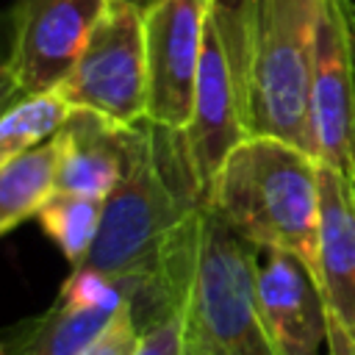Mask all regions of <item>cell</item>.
<instances>
[{"instance_id": "cell-1", "label": "cell", "mask_w": 355, "mask_h": 355, "mask_svg": "<svg viewBox=\"0 0 355 355\" xmlns=\"http://www.w3.org/2000/svg\"><path fill=\"white\" fill-rule=\"evenodd\" d=\"M205 205L186 133L150 119L136 125L125 178L105 197L94 247L78 269L114 280L141 330L158 322L155 294L166 255L186 222Z\"/></svg>"}, {"instance_id": "cell-2", "label": "cell", "mask_w": 355, "mask_h": 355, "mask_svg": "<svg viewBox=\"0 0 355 355\" xmlns=\"http://www.w3.org/2000/svg\"><path fill=\"white\" fill-rule=\"evenodd\" d=\"M261 247L202 205L175 239L155 294L158 319L178 308L186 355H280L258 305Z\"/></svg>"}, {"instance_id": "cell-3", "label": "cell", "mask_w": 355, "mask_h": 355, "mask_svg": "<svg viewBox=\"0 0 355 355\" xmlns=\"http://www.w3.org/2000/svg\"><path fill=\"white\" fill-rule=\"evenodd\" d=\"M322 164L275 136H247L222 161L205 205L261 250L297 255L316 280Z\"/></svg>"}, {"instance_id": "cell-4", "label": "cell", "mask_w": 355, "mask_h": 355, "mask_svg": "<svg viewBox=\"0 0 355 355\" xmlns=\"http://www.w3.org/2000/svg\"><path fill=\"white\" fill-rule=\"evenodd\" d=\"M319 14L322 0H247V133L283 139L313 158L311 72Z\"/></svg>"}, {"instance_id": "cell-5", "label": "cell", "mask_w": 355, "mask_h": 355, "mask_svg": "<svg viewBox=\"0 0 355 355\" xmlns=\"http://www.w3.org/2000/svg\"><path fill=\"white\" fill-rule=\"evenodd\" d=\"M194 172L208 194L227 153L247 133V0H208L194 80L191 122L183 130Z\"/></svg>"}, {"instance_id": "cell-6", "label": "cell", "mask_w": 355, "mask_h": 355, "mask_svg": "<svg viewBox=\"0 0 355 355\" xmlns=\"http://www.w3.org/2000/svg\"><path fill=\"white\" fill-rule=\"evenodd\" d=\"M147 83L144 11L105 0L72 72L55 92L72 108L133 128L147 119Z\"/></svg>"}, {"instance_id": "cell-7", "label": "cell", "mask_w": 355, "mask_h": 355, "mask_svg": "<svg viewBox=\"0 0 355 355\" xmlns=\"http://www.w3.org/2000/svg\"><path fill=\"white\" fill-rule=\"evenodd\" d=\"M311 130L319 164L355 183V6L322 0L313 72Z\"/></svg>"}, {"instance_id": "cell-8", "label": "cell", "mask_w": 355, "mask_h": 355, "mask_svg": "<svg viewBox=\"0 0 355 355\" xmlns=\"http://www.w3.org/2000/svg\"><path fill=\"white\" fill-rule=\"evenodd\" d=\"M208 0H153L144 11L147 42V119L186 130L202 50Z\"/></svg>"}, {"instance_id": "cell-9", "label": "cell", "mask_w": 355, "mask_h": 355, "mask_svg": "<svg viewBox=\"0 0 355 355\" xmlns=\"http://www.w3.org/2000/svg\"><path fill=\"white\" fill-rule=\"evenodd\" d=\"M105 0H14V72L22 94L55 92L72 72Z\"/></svg>"}, {"instance_id": "cell-10", "label": "cell", "mask_w": 355, "mask_h": 355, "mask_svg": "<svg viewBox=\"0 0 355 355\" xmlns=\"http://www.w3.org/2000/svg\"><path fill=\"white\" fill-rule=\"evenodd\" d=\"M258 305L280 355H322L327 349V305L297 255L261 250Z\"/></svg>"}, {"instance_id": "cell-11", "label": "cell", "mask_w": 355, "mask_h": 355, "mask_svg": "<svg viewBox=\"0 0 355 355\" xmlns=\"http://www.w3.org/2000/svg\"><path fill=\"white\" fill-rule=\"evenodd\" d=\"M316 286L327 313L355 341V183L324 164L319 172Z\"/></svg>"}, {"instance_id": "cell-12", "label": "cell", "mask_w": 355, "mask_h": 355, "mask_svg": "<svg viewBox=\"0 0 355 355\" xmlns=\"http://www.w3.org/2000/svg\"><path fill=\"white\" fill-rule=\"evenodd\" d=\"M136 125H114L94 111L75 108L58 130L55 191L105 200L128 172Z\"/></svg>"}, {"instance_id": "cell-13", "label": "cell", "mask_w": 355, "mask_h": 355, "mask_svg": "<svg viewBox=\"0 0 355 355\" xmlns=\"http://www.w3.org/2000/svg\"><path fill=\"white\" fill-rule=\"evenodd\" d=\"M119 308H83L61 294L36 316L0 330V355H83Z\"/></svg>"}, {"instance_id": "cell-14", "label": "cell", "mask_w": 355, "mask_h": 355, "mask_svg": "<svg viewBox=\"0 0 355 355\" xmlns=\"http://www.w3.org/2000/svg\"><path fill=\"white\" fill-rule=\"evenodd\" d=\"M55 169L58 133L17 161L0 166V236L39 214V208L55 191Z\"/></svg>"}, {"instance_id": "cell-15", "label": "cell", "mask_w": 355, "mask_h": 355, "mask_svg": "<svg viewBox=\"0 0 355 355\" xmlns=\"http://www.w3.org/2000/svg\"><path fill=\"white\" fill-rule=\"evenodd\" d=\"M103 208L105 200L69 191H53L47 202L39 208V227L53 239V244L72 263V269H78L94 247L103 225Z\"/></svg>"}, {"instance_id": "cell-16", "label": "cell", "mask_w": 355, "mask_h": 355, "mask_svg": "<svg viewBox=\"0 0 355 355\" xmlns=\"http://www.w3.org/2000/svg\"><path fill=\"white\" fill-rule=\"evenodd\" d=\"M72 111L75 108L61 97V92H44L28 94L0 114V166L50 141L72 116Z\"/></svg>"}, {"instance_id": "cell-17", "label": "cell", "mask_w": 355, "mask_h": 355, "mask_svg": "<svg viewBox=\"0 0 355 355\" xmlns=\"http://www.w3.org/2000/svg\"><path fill=\"white\" fill-rule=\"evenodd\" d=\"M141 324L133 316L130 302L125 300L114 319L105 324V330L94 338V344L83 355H136L139 341H141Z\"/></svg>"}, {"instance_id": "cell-18", "label": "cell", "mask_w": 355, "mask_h": 355, "mask_svg": "<svg viewBox=\"0 0 355 355\" xmlns=\"http://www.w3.org/2000/svg\"><path fill=\"white\" fill-rule=\"evenodd\" d=\"M14 39H17L14 11L3 8L0 11V114H6L11 105H17L25 97L14 72Z\"/></svg>"}, {"instance_id": "cell-19", "label": "cell", "mask_w": 355, "mask_h": 355, "mask_svg": "<svg viewBox=\"0 0 355 355\" xmlns=\"http://www.w3.org/2000/svg\"><path fill=\"white\" fill-rule=\"evenodd\" d=\"M136 355H186V333L178 308L141 333Z\"/></svg>"}, {"instance_id": "cell-20", "label": "cell", "mask_w": 355, "mask_h": 355, "mask_svg": "<svg viewBox=\"0 0 355 355\" xmlns=\"http://www.w3.org/2000/svg\"><path fill=\"white\" fill-rule=\"evenodd\" d=\"M327 355H355L352 336L341 327V322L333 313H327Z\"/></svg>"}, {"instance_id": "cell-21", "label": "cell", "mask_w": 355, "mask_h": 355, "mask_svg": "<svg viewBox=\"0 0 355 355\" xmlns=\"http://www.w3.org/2000/svg\"><path fill=\"white\" fill-rule=\"evenodd\" d=\"M119 3H128V6H136V8H141V11H147L153 0H119Z\"/></svg>"}]
</instances>
